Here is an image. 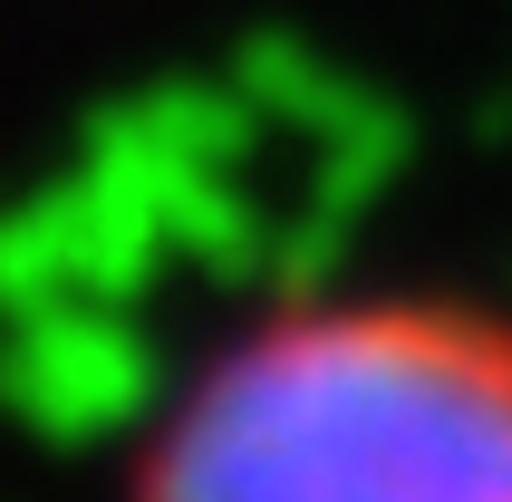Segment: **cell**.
<instances>
[{"mask_svg": "<svg viewBox=\"0 0 512 502\" xmlns=\"http://www.w3.org/2000/svg\"><path fill=\"white\" fill-rule=\"evenodd\" d=\"M136 502H512V329L445 290H329L174 396Z\"/></svg>", "mask_w": 512, "mask_h": 502, "instance_id": "1", "label": "cell"}]
</instances>
